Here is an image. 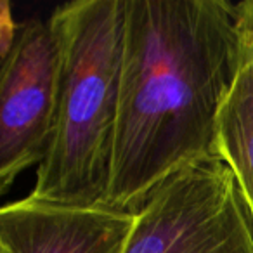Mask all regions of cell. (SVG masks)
Segmentation results:
<instances>
[{
  "mask_svg": "<svg viewBox=\"0 0 253 253\" xmlns=\"http://www.w3.org/2000/svg\"><path fill=\"white\" fill-rule=\"evenodd\" d=\"M125 0H73L49 16L57 47L52 134L32 200L104 207L118 122Z\"/></svg>",
  "mask_w": 253,
  "mask_h": 253,
  "instance_id": "7a4b0ae2",
  "label": "cell"
},
{
  "mask_svg": "<svg viewBox=\"0 0 253 253\" xmlns=\"http://www.w3.org/2000/svg\"><path fill=\"white\" fill-rule=\"evenodd\" d=\"M215 151L231 169L253 220V45L245 33L238 73L218 111Z\"/></svg>",
  "mask_w": 253,
  "mask_h": 253,
  "instance_id": "8992f818",
  "label": "cell"
},
{
  "mask_svg": "<svg viewBox=\"0 0 253 253\" xmlns=\"http://www.w3.org/2000/svg\"><path fill=\"white\" fill-rule=\"evenodd\" d=\"M57 92V47L49 19L30 18L0 66V194L49 148Z\"/></svg>",
  "mask_w": 253,
  "mask_h": 253,
  "instance_id": "277c9868",
  "label": "cell"
},
{
  "mask_svg": "<svg viewBox=\"0 0 253 253\" xmlns=\"http://www.w3.org/2000/svg\"><path fill=\"white\" fill-rule=\"evenodd\" d=\"M123 253H253V220L231 169L210 158L163 180Z\"/></svg>",
  "mask_w": 253,
  "mask_h": 253,
  "instance_id": "3957f363",
  "label": "cell"
},
{
  "mask_svg": "<svg viewBox=\"0 0 253 253\" xmlns=\"http://www.w3.org/2000/svg\"><path fill=\"white\" fill-rule=\"evenodd\" d=\"M135 213L25 196L0 210V253H123Z\"/></svg>",
  "mask_w": 253,
  "mask_h": 253,
  "instance_id": "5b68a950",
  "label": "cell"
},
{
  "mask_svg": "<svg viewBox=\"0 0 253 253\" xmlns=\"http://www.w3.org/2000/svg\"><path fill=\"white\" fill-rule=\"evenodd\" d=\"M118 122L104 207L137 213L169 177L217 158L243 32L229 0H125Z\"/></svg>",
  "mask_w": 253,
  "mask_h": 253,
  "instance_id": "6da1fadb",
  "label": "cell"
},
{
  "mask_svg": "<svg viewBox=\"0 0 253 253\" xmlns=\"http://www.w3.org/2000/svg\"><path fill=\"white\" fill-rule=\"evenodd\" d=\"M21 30V23H18L12 16V5L9 0H0V61L5 59L11 52L16 39Z\"/></svg>",
  "mask_w": 253,
  "mask_h": 253,
  "instance_id": "52a82bcc",
  "label": "cell"
},
{
  "mask_svg": "<svg viewBox=\"0 0 253 253\" xmlns=\"http://www.w3.org/2000/svg\"><path fill=\"white\" fill-rule=\"evenodd\" d=\"M236 7H238V16H239L243 33H245L246 39H248L253 45V0L236 2Z\"/></svg>",
  "mask_w": 253,
  "mask_h": 253,
  "instance_id": "ba28073f",
  "label": "cell"
}]
</instances>
